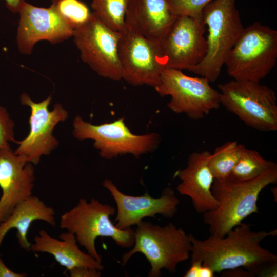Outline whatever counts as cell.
Returning <instances> with one entry per match:
<instances>
[{
    "mask_svg": "<svg viewBox=\"0 0 277 277\" xmlns=\"http://www.w3.org/2000/svg\"><path fill=\"white\" fill-rule=\"evenodd\" d=\"M55 211L36 196L31 195L19 203L10 215L0 223V247L9 230H17L16 237L21 248L30 250L31 243L28 240V232L32 222L45 221L52 226L56 225Z\"/></svg>",
    "mask_w": 277,
    "mask_h": 277,
    "instance_id": "20",
    "label": "cell"
},
{
    "mask_svg": "<svg viewBox=\"0 0 277 277\" xmlns=\"http://www.w3.org/2000/svg\"><path fill=\"white\" fill-rule=\"evenodd\" d=\"M18 12L20 18L16 41L18 50L23 54H31L38 41L46 40L57 44L73 36L74 29L52 4L48 8L38 7L21 0Z\"/></svg>",
    "mask_w": 277,
    "mask_h": 277,
    "instance_id": "14",
    "label": "cell"
},
{
    "mask_svg": "<svg viewBox=\"0 0 277 277\" xmlns=\"http://www.w3.org/2000/svg\"><path fill=\"white\" fill-rule=\"evenodd\" d=\"M175 16H188L202 21L204 8L212 0H166Z\"/></svg>",
    "mask_w": 277,
    "mask_h": 277,
    "instance_id": "25",
    "label": "cell"
},
{
    "mask_svg": "<svg viewBox=\"0 0 277 277\" xmlns=\"http://www.w3.org/2000/svg\"><path fill=\"white\" fill-rule=\"evenodd\" d=\"M60 240L51 236L46 230L41 229L31 243L30 251L47 253L68 270L78 266L95 268L102 271L104 266L88 253L82 251L77 244L75 235L69 231L62 233Z\"/></svg>",
    "mask_w": 277,
    "mask_h": 277,
    "instance_id": "19",
    "label": "cell"
},
{
    "mask_svg": "<svg viewBox=\"0 0 277 277\" xmlns=\"http://www.w3.org/2000/svg\"><path fill=\"white\" fill-rule=\"evenodd\" d=\"M68 271L71 277H100L101 276L100 270L85 266L75 267Z\"/></svg>",
    "mask_w": 277,
    "mask_h": 277,
    "instance_id": "27",
    "label": "cell"
},
{
    "mask_svg": "<svg viewBox=\"0 0 277 277\" xmlns=\"http://www.w3.org/2000/svg\"><path fill=\"white\" fill-rule=\"evenodd\" d=\"M116 211L112 206L95 199L88 202L81 198L76 206L61 215L60 227L73 233L87 253L102 263L95 246L98 237L110 238L123 248L132 247L134 243V230L120 229L111 221L110 217Z\"/></svg>",
    "mask_w": 277,
    "mask_h": 277,
    "instance_id": "5",
    "label": "cell"
},
{
    "mask_svg": "<svg viewBox=\"0 0 277 277\" xmlns=\"http://www.w3.org/2000/svg\"><path fill=\"white\" fill-rule=\"evenodd\" d=\"M154 89L162 97L170 96L167 107L172 111L192 120L202 119L221 105L219 92L207 78L189 76L180 70L163 68Z\"/></svg>",
    "mask_w": 277,
    "mask_h": 277,
    "instance_id": "8",
    "label": "cell"
},
{
    "mask_svg": "<svg viewBox=\"0 0 277 277\" xmlns=\"http://www.w3.org/2000/svg\"><path fill=\"white\" fill-rule=\"evenodd\" d=\"M242 223L222 238L209 235L199 240L192 234L191 262L200 261L215 272L242 268L257 276H276L277 256L263 248L261 242L277 235V230L254 231Z\"/></svg>",
    "mask_w": 277,
    "mask_h": 277,
    "instance_id": "1",
    "label": "cell"
},
{
    "mask_svg": "<svg viewBox=\"0 0 277 277\" xmlns=\"http://www.w3.org/2000/svg\"><path fill=\"white\" fill-rule=\"evenodd\" d=\"M214 273L210 268L202 264L199 269L198 277H213Z\"/></svg>",
    "mask_w": 277,
    "mask_h": 277,
    "instance_id": "31",
    "label": "cell"
},
{
    "mask_svg": "<svg viewBox=\"0 0 277 277\" xmlns=\"http://www.w3.org/2000/svg\"><path fill=\"white\" fill-rule=\"evenodd\" d=\"M14 123L6 109L0 106V148H11L10 142L14 141Z\"/></svg>",
    "mask_w": 277,
    "mask_h": 277,
    "instance_id": "26",
    "label": "cell"
},
{
    "mask_svg": "<svg viewBox=\"0 0 277 277\" xmlns=\"http://www.w3.org/2000/svg\"><path fill=\"white\" fill-rule=\"evenodd\" d=\"M136 226L134 244L122 257L123 265L134 254L141 253L150 265L148 276L159 277L163 269L175 273L178 264L190 257L192 243L183 228L172 223L162 226L143 220Z\"/></svg>",
    "mask_w": 277,
    "mask_h": 277,
    "instance_id": "3",
    "label": "cell"
},
{
    "mask_svg": "<svg viewBox=\"0 0 277 277\" xmlns=\"http://www.w3.org/2000/svg\"><path fill=\"white\" fill-rule=\"evenodd\" d=\"M35 180L33 165L11 148H0V223L15 207L32 195Z\"/></svg>",
    "mask_w": 277,
    "mask_h": 277,
    "instance_id": "16",
    "label": "cell"
},
{
    "mask_svg": "<svg viewBox=\"0 0 277 277\" xmlns=\"http://www.w3.org/2000/svg\"><path fill=\"white\" fill-rule=\"evenodd\" d=\"M276 60L277 31L257 22L244 28L224 65L233 79L260 82L271 72Z\"/></svg>",
    "mask_w": 277,
    "mask_h": 277,
    "instance_id": "6",
    "label": "cell"
},
{
    "mask_svg": "<svg viewBox=\"0 0 277 277\" xmlns=\"http://www.w3.org/2000/svg\"><path fill=\"white\" fill-rule=\"evenodd\" d=\"M27 275L25 273H17L10 269L0 258V277H26Z\"/></svg>",
    "mask_w": 277,
    "mask_h": 277,
    "instance_id": "29",
    "label": "cell"
},
{
    "mask_svg": "<svg viewBox=\"0 0 277 277\" xmlns=\"http://www.w3.org/2000/svg\"><path fill=\"white\" fill-rule=\"evenodd\" d=\"M202 21L208 28L207 52L204 59L189 71L214 82L244 27L235 0L211 1L202 11Z\"/></svg>",
    "mask_w": 277,
    "mask_h": 277,
    "instance_id": "4",
    "label": "cell"
},
{
    "mask_svg": "<svg viewBox=\"0 0 277 277\" xmlns=\"http://www.w3.org/2000/svg\"><path fill=\"white\" fill-rule=\"evenodd\" d=\"M73 135L77 139L93 140L94 147L99 150L100 156L106 159L127 154L138 158L154 151L161 140L160 135L156 133L133 134L123 118L95 125L77 116L73 121Z\"/></svg>",
    "mask_w": 277,
    "mask_h": 277,
    "instance_id": "9",
    "label": "cell"
},
{
    "mask_svg": "<svg viewBox=\"0 0 277 277\" xmlns=\"http://www.w3.org/2000/svg\"><path fill=\"white\" fill-rule=\"evenodd\" d=\"M202 21L188 16H177L157 43L163 68L187 70L205 57L207 44Z\"/></svg>",
    "mask_w": 277,
    "mask_h": 277,
    "instance_id": "11",
    "label": "cell"
},
{
    "mask_svg": "<svg viewBox=\"0 0 277 277\" xmlns=\"http://www.w3.org/2000/svg\"><path fill=\"white\" fill-rule=\"evenodd\" d=\"M7 8L13 13L18 12L21 0H5Z\"/></svg>",
    "mask_w": 277,
    "mask_h": 277,
    "instance_id": "32",
    "label": "cell"
},
{
    "mask_svg": "<svg viewBox=\"0 0 277 277\" xmlns=\"http://www.w3.org/2000/svg\"><path fill=\"white\" fill-rule=\"evenodd\" d=\"M210 154L207 150L191 153L186 167L176 174L181 181L176 187L177 192L190 198L199 214L214 210L219 205L211 191L214 178L208 165Z\"/></svg>",
    "mask_w": 277,
    "mask_h": 277,
    "instance_id": "17",
    "label": "cell"
},
{
    "mask_svg": "<svg viewBox=\"0 0 277 277\" xmlns=\"http://www.w3.org/2000/svg\"><path fill=\"white\" fill-rule=\"evenodd\" d=\"M130 0H92V13L111 30L122 32L125 28V18Z\"/></svg>",
    "mask_w": 277,
    "mask_h": 277,
    "instance_id": "23",
    "label": "cell"
},
{
    "mask_svg": "<svg viewBox=\"0 0 277 277\" xmlns=\"http://www.w3.org/2000/svg\"><path fill=\"white\" fill-rule=\"evenodd\" d=\"M277 182V168L252 180H214L211 191L219 202L214 210L203 214L210 235L222 238L252 214L258 213L257 201L266 186Z\"/></svg>",
    "mask_w": 277,
    "mask_h": 277,
    "instance_id": "2",
    "label": "cell"
},
{
    "mask_svg": "<svg viewBox=\"0 0 277 277\" xmlns=\"http://www.w3.org/2000/svg\"><path fill=\"white\" fill-rule=\"evenodd\" d=\"M245 147L237 141H229L217 147L208 160L209 168L215 180H226Z\"/></svg>",
    "mask_w": 277,
    "mask_h": 277,
    "instance_id": "22",
    "label": "cell"
},
{
    "mask_svg": "<svg viewBox=\"0 0 277 277\" xmlns=\"http://www.w3.org/2000/svg\"><path fill=\"white\" fill-rule=\"evenodd\" d=\"M221 105L247 126L261 131L277 130V98L260 82L235 80L218 85Z\"/></svg>",
    "mask_w": 277,
    "mask_h": 277,
    "instance_id": "7",
    "label": "cell"
},
{
    "mask_svg": "<svg viewBox=\"0 0 277 277\" xmlns=\"http://www.w3.org/2000/svg\"><path fill=\"white\" fill-rule=\"evenodd\" d=\"M166 0H130L125 26L146 38L157 43L175 18Z\"/></svg>",
    "mask_w": 277,
    "mask_h": 277,
    "instance_id": "18",
    "label": "cell"
},
{
    "mask_svg": "<svg viewBox=\"0 0 277 277\" xmlns=\"http://www.w3.org/2000/svg\"><path fill=\"white\" fill-rule=\"evenodd\" d=\"M156 42L125 26L121 32L118 52L122 79L133 86L155 87L163 69Z\"/></svg>",
    "mask_w": 277,
    "mask_h": 277,
    "instance_id": "12",
    "label": "cell"
},
{
    "mask_svg": "<svg viewBox=\"0 0 277 277\" xmlns=\"http://www.w3.org/2000/svg\"><path fill=\"white\" fill-rule=\"evenodd\" d=\"M223 276L230 277H254L255 274L242 268H236L226 270L221 272Z\"/></svg>",
    "mask_w": 277,
    "mask_h": 277,
    "instance_id": "28",
    "label": "cell"
},
{
    "mask_svg": "<svg viewBox=\"0 0 277 277\" xmlns=\"http://www.w3.org/2000/svg\"><path fill=\"white\" fill-rule=\"evenodd\" d=\"M52 5L61 16L74 30L84 24L92 12L80 0H51Z\"/></svg>",
    "mask_w": 277,
    "mask_h": 277,
    "instance_id": "24",
    "label": "cell"
},
{
    "mask_svg": "<svg viewBox=\"0 0 277 277\" xmlns=\"http://www.w3.org/2000/svg\"><path fill=\"white\" fill-rule=\"evenodd\" d=\"M191 266L184 275L185 277H198L199 269L202 263L200 261L190 262Z\"/></svg>",
    "mask_w": 277,
    "mask_h": 277,
    "instance_id": "30",
    "label": "cell"
},
{
    "mask_svg": "<svg viewBox=\"0 0 277 277\" xmlns=\"http://www.w3.org/2000/svg\"><path fill=\"white\" fill-rule=\"evenodd\" d=\"M51 99L49 96L41 102L35 103L27 93L21 96L22 104L31 109L30 131L25 138L17 142L18 147L14 153L25 156L28 162L35 165L39 163L42 155L49 154L58 146V142L53 135L54 128L68 116L67 111L60 104H55L53 110L50 111L48 106Z\"/></svg>",
    "mask_w": 277,
    "mask_h": 277,
    "instance_id": "13",
    "label": "cell"
},
{
    "mask_svg": "<svg viewBox=\"0 0 277 277\" xmlns=\"http://www.w3.org/2000/svg\"><path fill=\"white\" fill-rule=\"evenodd\" d=\"M120 35L92 13L87 22L74 30L72 36L85 63L100 76L119 81L122 79L118 52Z\"/></svg>",
    "mask_w": 277,
    "mask_h": 277,
    "instance_id": "10",
    "label": "cell"
},
{
    "mask_svg": "<svg viewBox=\"0 0 277 277\" xmlns=\"http://www.w3.org/2000/svg\"><path fill=\"white\" fill-rule=\"evenodd\" d=\"M275 168H277L275 163L265 159L256 150L245 147L226 180L235 182L248 181Z\"/></svg>",
    "mask_w": 277,
    "mask_h": 277,
    "instance_id": "21",
    "label": "cell"
},
{
    "mask_svg": "<svg viewBox=\"0 0 277 277\" xmlns=\"http://www.w3.org/2000/svg\"><path fill=\"white\" fill-rule=\"evenodd\" d=\"M103 186L109 191L116 203L115 225L120 229L130 228L144 219L155 218L157 214L170 219L177 211L180 200L170 186L163 190L160 197H153L148 192L141 196L125 194L109 179L104 180Z\"/></svg>",
    "mask_w": 277,
    "mask_h": 277,
    "instance_id": "15",
    "label": "cell"
}]
</instances>
